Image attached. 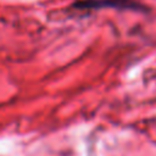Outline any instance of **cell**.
I'll use <instances>...</instances> for the list:
<instances>
[{"label":"cell","instance_id":"obj_1","mask_svg":"<svg viewBox=\"0 0 156 156\" xmlns=\"http://www.w3.org/2000/svg\"><path fill=\"white\" fill-rule=\"evenodd\" d=\"M78 10H99L101 7H116V9H140V5L132 0H80L73 5Z\"/></svg>","mask_w":156,"mask_h":156}]
</instances>
